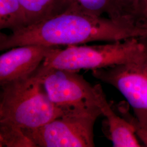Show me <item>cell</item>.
<instances>
[{
  "mask_svg": "<svg viewBox=\"0 0 147 147\" xmlns=\"http://www.w3.org/2000/svg\"><path fill=\"white\" fill-rule=\"evenodd\" d=\"M102 115L106 119L107 137L115 147H142L138 142L131 123L113 110L104 95L100 106Z\"/></svg>",
  "mask_w": 147,
  "mask_h": 147,
  "instance_id": "obj_8",
  "label": "cell"
},
{
  "mask_svg": "<svg viewBox=\"0 0 147 147\" xmlns=\"http://www.w3.org/2000/svg\"><path fill=\"white\" fill-rule=\"evenodd\" d=\"M131 24L134 26L147 29V2L136 11L132 18Z\"/></svg>",
  "mask_w": 147,
  "mask_h": 147,
  "instance_id": "obj_15",
  "label": "cell"
},
{
  "mask_svg": "<svg viewBox=\"0 0 147 147\" xmlns=\"http://www.w3.org/2000/svg\"><path fill=\"white\" fill-rule=\"evenodd\" d=\"M79 8L86 13L96 16L106 13L110 17L113 11V0H74Z\"/></svg>",
  "mask_w": 147,
  "mask_h": 147,
  "instance_id": "obj_13",
  "label": "cell"
},
{
  "mask_svg": "<svg viewBox=\"0 0 147 147\" xmlns=\"http://www.w3.org/2000/svg\"><path fill=\"white\" fill-rule=\"evenodd\" d=\"M147 2V0H113V11L110 18L132 25L131 21L134 14Z\"/></svg>",
  "mask_w": 147,
  "mask_h": 147,
  "instance_id": "obj_12",
  "label": "cell"
},
{
  "mask_svg": "<svg viewBox=\"0 0 147 147\" xmlns=\"http://www.w3.org/2000/svg\"><path fill=\"white\" fill-rule=\"evenodd\" d=\"M0 147H36L22 129L16 125L0 121Z\"/></svg>",
  "mask_w": 147,
  "mask_h": 147,
  "instance_id": "obj_11",
  "label": "cell"
},
{
  "mask_svg": "<svg viewBox=\"0 0 147 147\" xmlns=\"http://www.w3.org/2000/svg\"><path fill=\"white\" fill-rule=\"evenodd\" d=\"M28 26L20 0H0V29L16 31Z\"/></svg>",
  "mask_w": 147,
  "mask_h": 147,
  "instance_id": "obj_10",
  "label": "cell"
},
{
  "mask_svg": "<svg viewBox=\"0 0 147 147\" xmlns=\"http://www.w3.org/2000/svg\"><path fill=\"white\" fill-rule=\"evenodd\" d=\"M59 47L28 44L7 50L0 56V85L29 77Z\"/></svg>",
  "mask_w": 147,
  "mask_h": 147,
  "instance_id": "obj_7",
  "label": "cell"
},
{
  "mask_svg": "<svg viewBox=\"0 0 147 147\" xmlns=\"http://www.w3.org/2000/svg\"><path fill=\"white\" fill-rule=\"evenodd\" d=\"M147 37L133 38L99 45H73L53 51L42 65L47 68L78 71L95 70L129 63L145 50Z\"/></svg>",
  "mask_w": 147,
  "mask_h": 147,
  "instance_id": "obj_3",
  "label": "cell"
},
{
  "mask_svg": "<svg viewBox=\"0 0 147 147\" xmlns=\"http://www.w3.org/2000/svg\"><path fill=\"white\" fill-rule=\"evenodd\" d=\"M67 114L49 98L38 68L28 78L1 86L0 121L31 129Z\"/></svg>",
  "mask_w": 147,
  "mask_h": 147,
  "instance_id": "obj_2",
  "label": "cell"
},
{
  "mask_svg": "<svg viewBox=\"0 0 147 147\" xmlns=\"http://www.w3.org/2000/svg\"><path fill=\"white\" fill-rule=\"evenodd\" d=\"M28 26H31L68 10L76 4L74 0H20Z\"/></svg>",
  "mask_w": 147,
  "mask_h": 147,
  "instance_id": "obj_9",
  "label": "cell"
},
{
  "mask_svg": "<svg viewBox=\"0 0 147 147\" xmlns=\"http://www.w3.org/2000/svg\"><path fill=\"white\" fill-rule=\"evenodd\" d=\"M145 37L147 29L110 17L90 14L76 5L63 13L9 34L1 33L0 50L28 44L68 47Z\"/></svg>",
  "mask_w": 147,
  "mask_h": 147,
  "instance_id": "obj_1",
  "label": "cell"
},
{
  "mask_svg": "<svg viewBox=\"0 0 147 147\" xmlns=\"http://www.w3.org/2000/svg\"><path fill=\"white\" fill-rule=\"evenodd\" d=\"M38 69L49 98L68 114L102 113L100 104L105 94L100 85H91L76 71L42 64Z\"/></svg>",
  "mask_w": 147,
  "mask_h": 147,
  "instance_id": "obj_4",
  "label": "cell"
},
{
  "mask_svg": "<svg viewBox=\"0 0 147 147\" xmlns=\"http://www.w3.org/2000/svg\"><path fill=\"white\" fill-rule=\"evenodd\" d=\"M118 110L121 114L120 115L131 123L134 127L137 136L141 140L144 145L147 147V126L141 123L135 116H132L123 105H121L118 107Z\"/></svg>",
  "mask_w": 147,
  "mask_h": 147,
  "instance_id": "obj_14",
  "label": "cell"
},
{
  "mask_svg": "<svg viewBox=\"0 0 147 147\" xmlns=\"http://www.w3.org/2000/svg\"><path fill=\"white\" fill-rule=\"evenodd\" d=\"M92 71L95 78L118 89L137 119L147 126V38L144 51L135 60Z\"/></svg>",
  "mask_w": 147,
  "mask_h": 147,
  "instance_id": "obj_6",
  "label": "cell"
},
{
  "mask_svg": "<svg viewBox=\"0 0 147 147\" xmlns=\"http://www.w3.org/2000/svg\"><path fill=\"white\" fill-rule=\"evenodd\" d=\"M101 115L67 114L39 127L22 130L36 147H94V126Z\"/></svg>",
  "mask_w": 147,
  "mask_h": 147,
  "instance_id": "obj_5",
  "label": "cell"
}]
</instances>
